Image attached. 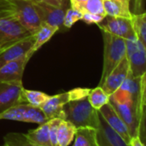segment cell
I'll return each mask as SVG.
<instances>
[{"mask_svg": "<svg viewBox=\"0 0 146 146\" xmlns=\"http://www.w3.org/2000/svg\"><path fill=\"white\" fill-rule=\"evenodd\" d=\"M1 50H2V49H1V47H0V52H1Z\"/></svg>", "mask_w": 146, "mask_h": 146, "instance_id": "cell-38", "label": "cell"}, {"mask_svg": "<svg viewBox=\"0 0 146 146\" xmlns=\"http://www.w3.org/2000/svg\"><path fill=\"white\" fill-rule=\"evenodd\" d=\"M59 29L56 27L42 23L40 27L38 29V30L34 34L35 35V41L34 44L29 50V52L27 54V58L30 59V58L33 56V54L37 52L43 45H45L50 39L54 35V34L58 31Z\"/></svg>", "mask_w": 146, "mask_h": 146, "instance_id": "cell-17", "label": "cell"}, {"mask_svg": "<svg viewBox=\"0 0 146 146\" xmlns=\"http://www.w3.org/2000/svg\"><path fill=\"white\" fill-rule=\"evenodd\" d=\"M26 137L30 142L40 146H52L50 136H49V125L48 121L39 125L36 129L29 130L26 134Z\"/></svg>", "mask_w": 146, "mask_h": 146, "instance_id": "cell-19", "label": "cell"}, {"mask_svg": "<svg viewBox=\"0 0 146 146\" xmlns=\"http://www.w3.org/2000/svg\"><path fill=\"white\" fill-rule=\"evenodd\" d=\"M140 90H141V101L143 105H146V72L141 77L140 80Z\"/></svg>", "mask_w": 146, "mask_h": 146, "instance_id": "cell-31", "label": "cell"}, {"mask_svg": "<svg viewBox=\"0 0 146 146\" xmlns=\"http://www.w3.org/2000/svg\"><path fill=\"white\" fill-rule=\"evenodd\" d=\"M88 1V0H70V6L74 7L78 10H80L81 7Z\"/></svg>", "mask_w": 146, "mask_h": 146, "instance_id": "cell-32", "label": "cell"}, {"mask_svg": "<svg viewBox=\"0 0 146 146\" xmlns=\"http://www.w3.org/2000/svg\"><path fill=\"white\" fill-rule=\"evenodd\" d=\"M97 25L102 31L108 32L125 40L136 35L131 19L106 16Z\"/></svg>", "mask_w": 146, "mask_h": 146, "instance_id": "cell-9", "label": "cell"}, {"mask_svg": "<svg viewBox=\"0 0 146 146\" xmlns=\"http://www.w3.org/2000/svg\"><path fill=\"white\" fill-rule=\"evenodd\" d=\"M0 9L13 14L33 35L42 24L33 0H0Z\"/></svg>", "mask_w": 146, "mask_h": 146, "instance_id": "cell-2", "label": "cell"}, {"mask_svg": "<svg viewBox=\"0 0 146 146\" xmlns=\"http://www.w3.org/2000/svg\"><path fill=\"white\" fill-rule=\"evenodd\" d=\"M141 16H142L145 20H146V11H145L144 12H142V13H141Z\"/></svg>", "mask_w": 146, "mask_h": 146, "instance_id": "cell-34", "label": "cell"}, {"mask_svg": "<svg viewBox=\"0 0 146 146\" xmlns=\"http://www.w3.org/2000/svg\"><path fill=\"white\" fill-rule=\"evenodd\" d=\"M83 13L79 10L70 6L65 13L64 22H63V27L66 29H70L77 22L82 20Z\"/></svg>", "mask_w": 146, "mask_h": 146, "instance_id": "cell-27", "label": "cell"}, {"mask_svg": "<svg viewBox=\"0 0 146 146\" xmlns=\"http://www.w3.org/2000/svg\"><path fill=\"white\" fill-rule=\"evenodd\" d=\"M131 20L137 38L146 48V20L141 14L134 15Z\"/></svg>", "mask_w": 146, "mask_h": 146, "instance_id": "cell-25", "label": "cell"}, {"mask_svg": "<svg viewBox=\"0 0 146 146\" xmlns=\"http://www.w3.org/2000/svg\"><path fill=\"white\" fill-rule=\"evenodd\" d=\"M76 126L70 121L62 119L58 129V145L69 146L76 134Z\"/></svg>", "mask_w": 146, "mask_h": 146, "instance_id": "cell-20", "label": "cell"}, {"mask_svg": "<svg viewBox=\"0 0 146 146\" xmlns=\"http://www.w3.org/2000/svg\"><path fill=\"white\" fill-rule=\"evenodd\" d=\"M130 71V64L127 58H123L119 64L110 72L105 81L100 86L109 96L114 93L126 78Z\"/></svg>", "mask_w": 146, "mask_h": 146, "instance_id": "cell-11", "label": "cell"}, {"mask_svg": "<svg viewBox=\"0 0 146 146\" xmlns=\"http://www.w3.org/2000/svg\"><path fill=\"white\" fill-rule=\"evenodd\" d=\"M104 42L103 53V69L100 81V85L105 81L110 72L119 64V63L126 57L125 40L108 32L102 31Z\"/></svg>", "mask_w": 146, "mask_h": 146, "instance_id": "cell-3", "label": "cell"}, {"mask_svg": "<svg viewBox=\"0 0 146 146\" xmlns=\"http://www.w3.org/2000/svg\"><path fill=\"white\" fill-rule=\"evenodd\" d=\"M35 41V35H32L0 52V67L6 63L22 57L27 56Z\"/></svg>", "mask_w": 146, "mask_h": 146, "instance_id": "cell-14", "label": "cell"}, {"mask_svg": "<svg viewBox=\"0 0 146 146\" xmlns=\"http://www.w3.org/2000/svg\"><path fill=\"white\" fill-rule=\"evenodd\" d=\"M24 122L35 123L38 125L44 124L49 119L40 108L34 107L28 103H24Z\"/></svg>", "mask_w": 146, "mask_h": 146, "instance_id": "cell-21", "label": "cell"}, {"mask_svg": "<svg viewBox=\"0 0 146 146\" xmlns=\"http://www.w3.org/2000/svg\"><path fill=\"white\" fill-rule=\"evenodd\" d=\"M109 98L110 96L108 95L100 86L91 90L88 96V100L90 105L96 110H99L104 105L108 104L109 102Z\"/></svg>", "mask_w": 146, "mask_h": 146, "instance_id": "cell-23", "label": "cell"}, {"mask_svg": "<svg viewBox=\"0 0 146 146\" xmlns=\"http://www.w3.org/2000/svg\"><path fill=\"white\" fill-rule=\"evenodd\" d=\"M131 0H103L107 16L132 19L134 14L130 10Z\"/></svg>", "mask_w": 146, "mask_h": 146, "instance_id": "cell-16", "label": "cell"}, {"mask_svg": "<svg viewBox=\"0 0 146 146\" xmlns=\"http://www.w3.org/2000/svg\"><path fill=\"white\" fill-rule=\"evenodd\" d=\"M125 47L131 75L134 78L142 77L146 72V48L136 35L125 40Z\"/></svg>", "mask_w": 146, "mask_h": 146, "instance_id": "cell-8", "label": "cell"}, {"mask_svg": "<svg viewBox=\"0 0 146 146\" xmlns=\"http://www.w3.org/2000/svg\"><path fill=\"white\" fill-rule=\"evenodd\" d=\"M90 89L77 88L73 89L68 92L58 94L55 96H50L49 98L40 107L48 119L58 118L64 119V106L70 101L80 100L88 97Z\"/></svg>", "mask_w": 146, "mask_h": 146, "instance_id": "cell-6", "label": "cell"}, {"mask_svg": "<svg viewBox=\"0 0 146 146\" xmlns=\"http://www.w3.org/2000/svg\"><path fill=\"white\" fill-rule=\"evenodd\" d=\"M33 3L42 23L61 29L66 11L70 7V0H42Z\"/></svg>", "mask_w": 146, "mask_h": 146, "instance_id": "cell-5", "label": "cell"}, {"mask_svg": "<svg viewBox=\"0 0 146 146\" xmlns=\"http://www.w3.org/2000/svg\"><path fill=\"white\" fill-rule=\"evenodd\" d=\"M82 13H83L82 21H84L87 24H98L106 17V16H101V15L92 14V13L86 12V11H84Z\"/></svg>", "mask_w": 146, "mask_h": 146, "instance_id": "cell-30", "label": "cell"}, {"mask_svg": "<svg viewBox=\"0 0 146 146\" xmlns=\"http://www.w3.org/2000/svg\"><path fill=\"white\" fill-rule=\"evenodd\" d=\"M79 11L82 12L86 11L96 15L107 16L104 10L103 0H88Z\"/></svg>", "mask_w": 146, "mask_h": 146, "instance_id": "cell-26", "label": "cell"}, {"mask_svg": "<svg viewBox=\"0 0 146 146\" xmlns=\"http://www.w3.org/2000/svg\"><path fill=\"white\" fill-rule=\"evenodd\" d=\"M137 3H141V2H142V0H137Z\"/></svg>", "mask_w": 146, "mask_h": 146, "instance_id": "cell-35", "label": "cell"}, {"mask_svg": "<svg viewBox=\"0 0 146 146\" xmlns=\"http://www.w3.org/2000/svg\"><path fill=\"white\" fill-rule=\"evenodd\" d=\"M33 1H42V0H33Z\"/></svg>", "mask_w": 146, "mask_h": 146, "instance_id": "cell-36", "label": "cell"}, {"mask_svg": "<svg viewBox=\"0 0 146 146\" xmlns=\"http://www.w3.org/2000/svg\"><path fill=\"white\" fill-rule=\"evenodd\" d=\"M96 137L98 146H131L108 125L100 113Z\"/></svg>", "mask_w": 146, "mask_h": 146, "instance_id": "cell-15", "label": "cell"}, {"mask_svg": "<svg viewBox=\"0 0 146 146\" xmlns=\"http://www.w3.org/2000/svg\"><path fill=\"white\" fill-rule=\"evenodd\" d=\"M62 119L54 118L48 120L49 125V136L52 146H58V125L61 122Z\"/></svg>", "mask_w": 146, "mask_h": 146, "instance_id": "cell-29", "label": "cell"}, {"mask_svg": "<svg viewBox=\"0 0 146 146\" xmlns=\"http://www.w3.org/2000/svg\"><path fill=\"white\" fill-rule=\"evenodd\" d=\"M29 60L25 56L0 67V83H23L24 69Z\"/></svg>", "mask_w": 146, "mask_h": 146, "instance_id": "cell-13", "label": "cell"}, {"mask_svg": "<svg viewBox=\"0 0 146 146\" xmlns=\"http://www.w3.org/2000/svg\"><path fill=\"white\" fill-rule=\"evenodd\" d=\"M131 146H145L138 138V137H134L131 138V142H130Z\"/></svg>", "mask_w": 146, "mask_h": 146, "instance_id": "cell-33", "label": "cell"}, {"mask_svg": "<svg viewBox=\"0 0 146 146\" xmlns=\"http://www.w3.org/2000/svg\"><path fill=\"white\" fill-rule=\"evenodd\" d=\"M98 111L102 118L105 119V121L108 123V125L115 132H117L126 143H130L131 137L130 135L128 127L123 121V119L119 117V115L116 113L112 105L108 102V104L101 108Z\"/></svg>", "mask_w": 146, "mask_h": 146, "instance_id": "cell-12", "label": "cell"}, {"mask_svg": "<svg viewBox=\"0 0 146 146\" xmlns=\"http://www.w3.org/2000/svg\"><path fill=\"white\" fill-rule=\"evenodd\" d=\"M97 129L92 127H78L76 130L72 146H98Z\"/></svg>", "mask_w": 146, "mask_h": 146, "instance_id": "cell-18", "label": "cell"}, {"mask_svg": "<svg viewBox=\"0 0 146 146\" xmlns=\"http://www.w3.org/2000/svg\"><path fill=\"white\" fill-rule=\"evenodd\" d=\"M0 146H6V145H5V144L4 143V144H2V145H0Z\"/></svg>", "mask_w": 146, "mask_h": 146, "instance_id": "cell-37", "label": "cell"}, {"mask_svg": "<svg viewBox=\"0 0 146 146\" xmlns=\"http://www.w3.org/2000/svg\"><path fill=\"white\" fill-rule=\"evenodd\" d=\"M4 141L6 146H40L30 142L24 133L10 132L4 137Z\"/></svg>", "mask_w": 146, "mask_h": 146, "instance_id": "cell-24", "label": "cell"}, {"mask_svg": "<svg viewBox=\"0 0 146 146\" xmlns=\"http://www.w3.org/2000/svg\"><path fill=\"white\" fill-rule=\"evenodd\" d=\"M64 119L73 124L76 128H98L99 112L90 103L88 97L69 102L64 108Z\"/></svg>", "mask_w": 146, "mask_h": 146, "instance_id": "cell-1", "label": "cell"}, {"mask_svg": "<svg viewBox=\"0 0 146 146\" xmlns=\"http://www.w3.org/2000/svg\"><path fill=\"white\" fill-rule=\"evenodd\" d=\"M49 96H50L44 92L26 90L23 88L22 90V103H28L34 107L40 108Z\"/></svg>", "mask_w": 146, "mask_h": 146, "instance_id": "cell-22", "label": "cell"}, {"mask_svg": "<svg viewBox=\"0 0 146 146\" xmlns=\"http://www.w3.org/2000/svg\"><path fill=\"white\" fill-rule=\"evenodd\" d=\"M32 35L13 14L0 9V47L2 50Z\"/></svg>", "mask_w": 146, "mask_h": 146, "instance_id": "cell-4", "label": "cell"}, {"mask_svg": "<svg viewBox=\"0 0 146 146\" xmlns=\"http://www.w3.org/2000/svg\"><path fill=\"white\" fill-rule=\"evenodd\" d=\"M137 137L143 144H146V105L142 106L137 129Z\"/></svg>", "mask_w": 146, "mask_h": 146, "instance_id": "cell-28", "label": "cell"}, {"mask_svg": "<svg viewBox=\"0 0 146 146\" xmlns=\"http://www.w3.org/2000/svg\"><path fill=\"white\" fill-rule=\"evenodd\" d=\"M23 83H0V113L22 103Z\"/></svg>", "mask_w": 146, "mask_h": 146, "instance_id": "cell-10", "label": "cell"}, {"mask_svg": "<svg viewBox=\"0 0 146 146\" xmlns=\"http://www.w3.org/2000/svg\"><path fill=\"white\" fill-rule=\"evenodd\" d=\"M109 103L127 125L131 138L137 137L138 123L143 105L131 98L121 102H117L109 98Z\"/></svg>", "mask_w": 146, "mask_h": 146, "instance_id": "cell-7", "label": "cell"}, {"mask_svg": "<svg viewBox=\"0 0 146 146\" xmlns=\"http://www.w3.org/2000/svg\"><path fill=\"white\" fill-rule=\"evenodd\" d=\"M144 145H145V146H146V144H144Z\"/></svg>", "mask_w": 146, "mask_h": 146, "instance_id": "cell-39", "label": "cell"}]
</instances>
